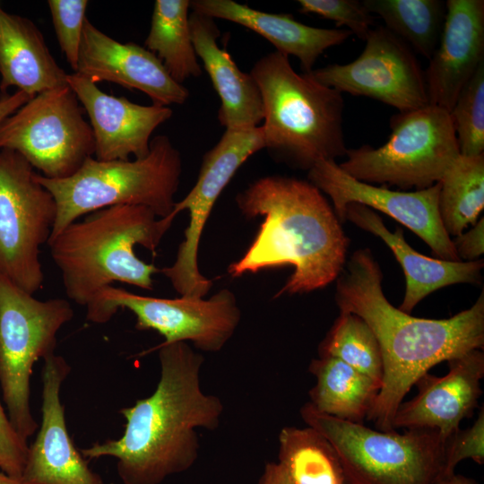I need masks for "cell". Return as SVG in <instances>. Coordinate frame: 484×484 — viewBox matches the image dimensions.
<instances>
[{
  "mask_svg": "<svg viewBox=\"0 0 484 484\" xmlns=\"http://www.w3.org/2000/svg\"><path fill=\"white\" fill-rule=\"evenodd\" d=\"M87 0H48L57 42L71 68L77 69L80 45L85 20Z\"/></svg>",
  "mask_w": 484,
  "mask_h": 484,
  "instance_id": "32",
  "label": "cell"
},
{
  "mask_svg": "<svg viewBox=\"0 0 484 484\" xmlns=\"http://www.w3.org/2000/svg\"><path fill=\"white\" fill-rule=\"evenodd\" d=\"M465 459L484 463V409L480 410L472 426L458 429L445 440V476L454 473L456 465Z\"/></svg>",
  "mask_w": 484,
  "mask_h": 484,
  "instance_id": "34",
  "label": "cell"
},
{
  "mask_svg": "<svg viewBox=\"0 0 484 484\" xmlns=\"http://www.w3.org/2000/svg\"><path fill=\"white\" fill-rule=\"evenodd\" d=\"M278 441L277 462L291 484H345L333 446L315 428L285 427Z\"/></svg>",
  "mask_w": 484,
  "mask_h": 484,
  "instance_id": "27",
  "label": "cell"
},
{
  "mask_svg": "<svg viewBox=\"0 0 484 484\" xmlns=\"http://www.w3.org/2000/svg\"><path fill=\"white\" fill-rule=\"evenodd\" d=\"M308 370L316 378L308 402L316 411L363 424L382 387L380 383L332 357L312 359Z\"/></svg>",
  "mask_w": 484,
  "mask_h": 484,
  "instance_id": "25",
  "label": "cell"
},
{
  "mask_svg": "<svg viewBox=\"0 0 484 484\" xmlns=\"http://www.w3.org/2000/svg\"><path fill=\"white\" fill-rule=\"evenodd\" d=\"M18 152L0 150V278L30 294L41 289L39 249L56 217L51 193Z\"/></svg>",
  "mask_w": 484,
  "mask_h": 484,
  "instance_id": "11",
  "label": "cell"
},
{
  "mask_svg": "<svg viewBox=\"0 0 484 484\" xmlns=\"http://www.w3.org/2000/svg\"><path fill=\"white\" fill-rule=\"evenodd\" d=\"M432 484H477V482L473 479L453 473L439 478Z\"/></svg>",
  "mask_w": 484,
  "mask_h": 484,
  "instance_id": "39",
  "label": "cell"
},
{
  "mask_svg": "<svg viewBox=\"0 0 484 484\" xmlns=\"http://www.w3.org/2000/svg\"><path fill=\"white\" fill-rule=\"evenodd\" d=\"M456 254L461 261H476L484 252V219L477 220L467 232L452 239Z\"/></svg>",
  "mask_w": 484,
  "mask_h": 484,
  "instance_id": "36",
  "label": "cell"
},
{
  "mask_svg": "<svg viewBox=\"0 0 484 484\" xmlns=\"http://www.w3.org/2000/svg\"><path fill=\"white\" fill-rule=\"evenodd\" d=\"M77 73L94 83L109 82L145 93L152 104H184L188 90L176 82L158 56L133 42L121 43L87 18L80 45Z\"/></svg>",
  "mask_w": 484,
  "mask_h": 484,
  "instance_id": "17",
  "label": "cell"
},
{
  "mask_svg": "<svg viewBox=\"0 0 484 484\" xmlns=\"http://www.w3.org/2000/svg\"><path fill=\"white\" fill-rule=\"evenodd\" d=\"M119 307L136 317L138 330H153L164 337L162 343L192 342L206 352L220 351L235 333L241 311L233 292L219 290L208 299L180 297L160 298L131 293L108 286L88 321L108 322Z\"/></svg>",
  "mask_w": 484,
  "mask_h": 484,
  "instance_id": "12",
  "label": "cell"
},
{
  "mask_svg": "<svg viewBox=\"0 0 484 484\" xmlns=\"http://www.w3.org/2000/svg\"><path fill=\"white\" fill-rule=\"evenodd\" d=\"M67 84L89 117L98 160L146 157L152 133L173 114L169 107L143 106L107 94L77 73L67 75Z\"/></svg>",
  "mask_w": 484,
  "mask_h": 484,
  "instance_id": "19",
  "label": "cell"
},
{
  "mask_svg": "<svg viewBox=\"0 0 484 484\" xmlns=\"http://www.w3.org/2000/svg\"><path fill=\"white\" fill-rule=\"evenodd\" d=\"M190 9L246 27L272 43L276 51L296 56L304 73L314 69L318 57L329 48L346 41L351 32L306 25L289 14L268 13L232 0H192Z\"/></svg>",
  "mask_w": 484,
  "mask_h": 484,
  "instance_id": "23",
  "label": "cell"
},
{
  "mask_svg": "<svg viewBox=\"0 0 484 484\" xmlns=\"http://www.w3.org/2000/svg\"><path fill=\"white\" fill-rule=\"evenodd\" d=\"M236 203L243 215L263 216L264 221L245 255L229 266L232 277L291 265L294 271L279 297L324 288L340 275L349 238L333 207L308 180L263 177L241 191Z\"/></svg>",
  "mask_w": 484,
  "mask_h": 484,
  "instance_id": "3",
  "label": "cell"
},
{
  "mask_svg": "<svg viewBox=\"0 0 484 484\" xmlns=\"http://www.w3.org/2000/svg\"><path fill=\"white\" fill-rule=\"evenodd\" d=\"M360 55L307 74L319 83L395 108L400 113L429 104L425 73L411 47L385 26L372 29Z\"/></svg>",
  "mask_w": 484,
  "mask_h": 484,
  "instance_id": "14",
  "label": "cell"
},
{
  "mask_svg": "<svg viewBox=\"0 0 484 484\" xmlns=\"http://www.w3.org/2000/svg\"><path fill=\"white\" fill-rule=\"evenodd\" d=\"M173 220L144 206L114 205L86 214L48 242L66 296L86 307L87 320L115 281L153 289L152 275L160 269L138 258L134 246L155 254Z\"/></svg>",
  "mask_w": 484,
  "mask_h": 484,
  "instance_id": "4",
  "label": "cell"
},
{
  "mask_svg": "<svg viewBox=\"0 0 484 484\" xmlns=\"http://www.w3.org/2000/svg\"><path fill=\"white\" fill-rule=\"evenodd\" d=\"M73 316L68 300H39L0 278V386L8 418L26 440L38 429L30 403L34 364L55 353L57 333Z\"/></svg>",
  "mask_w": 484,
  "mask_h": 484,
  "instance_id": "9",
  "label": "cell"
},
{
  "mask_svg": "<svg viewBox=\"0 0 484 484\" xmlns=\"http://www.w3.org/2000/svg\"><path fill=\"white\" fill-rule=\"evenodd\" d=\"M390 127L384 145L348 149L340 168L365 183L419 190L437 183L460 155L449 112L437 106L399 112Z\"/></svg>",
  "mask_w": 484,
  "mask_h": 484,
  "instance_id": "8",
  "label": "cell"
},
{
  "mask_svg": "<svg viewBox=\"0 0 484 484\" xmlns=\"http://www.w3.org/2000/svg\"><path fill=\"white\" fill-rule=\"evenodd\" d=\"M367 11L411 48L430 59L440 40L446 4L441 0H363Z\"/></svg>",
  "mask_w": 484,
  "mask_h": 484,
  "instance_id": "29",
  "label": "cell"
},
{
  "mask_svg": "<svg viewBox=\"0 0 484 484\" xmlns=\"http://www.w3.org/2000/svg\"><path fill=\"white\" fill-rule=\"evenodd\" d=\"M258 484H291L284 469L279 462L265 464Z\"/></svg>",
  "mask_w": 484,
  "mask_h": 484,
  "instance_id": "38",
  "label": "cell"
},
{
  "mask_svg": "<svg viewBox=\"0 0 484 484\" xmlns=\"http://www.w3.org/2000/svg\"><path fill=\"white\" fill-rule=\"evenodd\" d=\"M383 273L368 248L356 250L336 279L340 312L360 316L378 341L383 383L367 419L378 430L393 429L399 405L417 380L434 366L484 347V292L476 302L446 319L411 315L385 298Z\"/></svg>",
  "mask_w": 484,
  "mask_h": 484,
  "instance_id": "1",
  "label": "cell"
},
{
  "mask_svg": "<svg viewBox=\"0 0 484 484\" xmlns=\"http://www.w3.org/2000/svg\"><path fill=\"white\" fill-rule=\"evenodd\" d=\"M307 178L331 198L341 224L346 221L347 205L360 203L389 215L410 229L427 243L437 258L461 261L440 219L439 182L413 192L390 190L355 179L335 160L316 162L308 170Z\"/></svg>",
  "mask_w": 484,
  "mask_h": 484,
  "instance_id": "15",
  "label": "cell"
},
{
  "mask_svg": "<svg viewBox=\"0 0 484 484\" xmlns=\"http://www.w3.org/2000/svg\"><path fill=\"white\" fill-rule=\"evenodd\" d=\"M319 357L341 359L353 368L383 383V360L376 337L359 315L340 312L318 348Z\"/></svg>",
  "mask_w": 484,
  "mask_h": 484,
  "instance_id": "30",
  "label": "cell"
},
{
  "mask_svg": "<svg viewBox=\"0 0 484 484\" xmlns=\"http://www.w3.org/2000/svg\"><path fill=\"white\" fill-rule=\"evenodd\" d=\"M192 41L220 99L218 119L226 129L259 126L264 119L259 88L242 72L229 52L217 43L220 33L214 19L196 12L189 14Z\"/></svg>",
  "mask_w": 484,
  "mask_h": 484,
  "instance_id": "22",
  "label": "cell"
},
{
  "mask_svg": "<svg viewBox=\"0 0 484 484\" xmlns=\"http://www.w3.org/2000/svg\"><path fill=\"white\" fill-rule=\"evenodd\" d=\"M299 12L315 13L333 21L338 27L346 26L351 34L365 40L372 30L374 17L363 1L359 0H298Z\"/></svg>",
  "mask_w": 484,
  "mask_h": 484,
  "instance_id": "33",
  "label": "cell"
},
{
  "mask_svg": "<svg viewBox=\"0 0 484 484\" xmlns=\"http://www.w3.org/2000/svg\"><path fill=\"white\" fill-rule=\"evenodd\" d=\"M71 367L59 355L44 359L42 419L28 446L21 480L25 484H105L73 445L66 427L60 392Z\"/></svg>",
  "mask_w": 484,
  "mask_h": 484,
  "instance_id": "16",
  "label": "cell"
},
{
  "mask_svg": "<svg viewBox=\"0 0 484 484\" xmlns=\"http://www.w3.org/2000/svg\"><path fill=\"white\" fill-rule=\"evenodd\" d=\"M345 218L380 238L393 253L406 279L404 298L398 307L405 313L411 314L423 298L441 288L457 283H481L483 260L446 261L419 254L406 242L401 228L390 231L374 210L360 203H349Z\"/></svg>",
  "mask_w": 484,
  "mask_h": 484,
  "instance_id": "21",
  "label": "cell"
},
{
  "mask_svg": "<svg viewBox=\"0 0 484 484\" xmlns=\"http://www.w3.org/2000/svg\"><path fill=\"white\" fill-rule=\"evenodd\" d=\"M181 172L180 152L167 135H157L151 141L150 152L142 159L103 161L91 157L76 173L63 179L37 173V180L56 204L49 240L82 216L114 205L144 206L159 218L169 217Z\"/></svg>",
  "mask_w": 484,
  "mask_h": 484,
  "instance_id": "6",
  "label": "cell"
},
{
  "mask_svg": "<svg viewBox=\"0 0 484 484\" xmlns=\"http://www.w3.org/2000/svg\"><path fill=\"white\" fill-rule=\"evenodd\" d=\"M438 182L442 224L450 238L457 237L476 223L484 208V153L460 154Z\"/></svg>",
  "mask_w": 484,
  "mask_h": 484,
  "instance_id": "28",
  "label": "cell"
},
{
  "mask_svg": "<svg viewBox=\"0 0 484 484\" xmlns=\"http://www.w3.org/2000/svg\"><path fill=\"white\" fill-rule=\"evenodd\" d=\"M460 154L484 151V62L459 93L449 112Z\"/></svg>",
  "mask_w": 484,
  "mask_h": 484,
  "instance_id": "31",
  "label": "cell"
},
{
  "mask_svg": "<svg viewBox=\"0 0 484 484\" xmlns=\"http://www.w3.org/2000/svg\"><path fill=\"white\" fill-rule=\"evenodd\" d=\"M0 484H25L21 479L8 475L0 470Z\"/></svg>",
  "mask_w": 484,
  "mask_h": 484,
  "instance_id": "40",
  "label": "cell"
},
{
  "mask_svg": "<svg viewBox=\"0 0 484 484\" xmlns=\"http://www.w3.org/2000/svg\"><path fill=\"white\" fill-rule=\"evenodd\" d=\"M82 110L68 84L41 92L0 123V150L18 152L47 178L69 177L94 156Z\"/></svg>",
  "mask_w": 484,
  "mask_h": 484,
  "instance_id": "10",
  "label": "cell"
},
{
  "mask_svg": "<svg viewBox=\"0 0 484 484\" xmlns=\"http://www.w3.org/2000/svg\"><path fill=\"white\" fill-rule=\"evenodd\" d=\"M250 74L262 97L264 148L275 160L308 171L346 156L342 93L298 73L277 51L258 59Z\"/></svg>",
  "mask_w": 484,
  "mask_h": 484,
  "instance_id": "5",
  "label": "cell"
},
{
  "mask_svg": "<svg viewBox=\"0 0 484 484\" xmlns=\"http://www.w3.org/2000/svg\"><path fill=\"white\" fill-rule=\"evenodd\" d=\"M300 416L333 446L345 484H432L445 476V441L436 429L376 430L322 413L308 402Z\"/></svg>",
  "mask_w": 484,
  "mask_h": 484,
  "instance_id": "7",
  "label": "cell"
},
{
  "mask_svg": "<svg viewBox=\"0 0 484 484\" xmlns=\"http://www.w3.org/2000/svg\"><path fill=\"white\" fill-rule=\"evenodd\" d=\"M447 363L445 376L428 372L417 380L418 394L399 405L393 419V430L436 429L445 441L460 429L464 418L471 416L482 393L484 353L480 349L471 350Z\"/></svg>",
  "mask_w": 484,
  "mask_h": 484,
  "instance_id": "18",
  "label": "cell"
},
{
  "mask_svg": "<svg viewBox=\"0 0 484 484\" xmlns=\"http://www.w3.org/2000/svg\"><path fill=\"white\" fill-rule=\"evenodd\" d=\"M30 98L22 91H15L13 94L1 92L0 94V123L12 115L22 105L27 103Z\"/></svg>",
  "mask_w": 484,
  "mask_h": 484,
  "instance_id": "37",
  "label": "cell"
},
{
  "mask_svg": "<svg viewBox=\"0 0 484 484\" xmlns=\"http://www.w3.org/2000/svg\"><path fill=\"white\" fill-rule=\"evenodd\" d=\"M155 349L159 383L149 397L120 410L125 419L123 435L80 450L88 461L115 458L123 484H160L190 469L199 453L196 429L215 430L224 411L218 396L202 389V354L184 341Z\"/></svg>",
  "mask_w": 484,
  "mask_h": 484,
  "instance_id": "2",
  "label": "cell"
},
{
  "mask_svg": "<svg viewBox=\"0 0 484 484\" xmlns=\"http://www.w3.org/2000/svg\"><path fill=\"white\" fill-rule=\"evenodd\" d=\"M445 4L440 40L424 73L429 104L450 112L484 62V1L447 0Z\"/></svg>",
  "mask_w": 484,
  "mask_h": 484,
  "instance_id": "20",
  "label": "cell"
},
{
  "mask_svg": "<svg viewBox=\"0 0 484 484\" xmlns=\"http://www.w3.org/2000/svg\"><path fill=\"white\" fill-rule=\"evenodd\" d=\"M0 91L17 87L30 99L67 84V73L51 55L32 21L0 6Z\"/></svg>",
  "mask_w": 484,
  "mask_h": 484,
  "instance_id": "24",
  "label": "cell"
},
{
  "mask_svg": "<svg viewBox=\"0 0 484 484\" xmlns=\"http://www.w3.org/2000/svg\"><path fill=\"white\" fill-rule=\"evenodd\" d=\"M28 446L27 440L13 427L0 399V470L21 479Z\"/></svg>",
  "mask_w": 484,
  "mask_h": 484,
  "instance_id": "35",
  "label": "cell"
},
{
  "mask_svg": "<svg viewBox=\"0 0 484 484\" xmlns=\"http://www.w3.org/2000/svg\"><path fill=\"white\" fill-rule=\"evenodd\" d=\"M264 149L262 126L226 129L219 142L203 158L197 180L190 192L176 202L169 215L175 219L184 210L189 224L184 232L174 263L160 269L180 297L203 298L212 281L200 272L198 249L209 215L220 194L240 166L254 153Z\"/></svg>",
  "mask_w": 484,
  "mask_h": 484,
  "instance_id": "13",
  "label": "cell"
},
{
  "mask_svg": "<svg viewBox=\"0 0 484 484\" xmlns=\"http://www.w3.org/2000/svg\"><path fill=\"white\" fill-rule=\"evenodd\" d=\"M189 0H156L145 47L161 61L178 83L200 77L189 25Z\"/></svg>",
  "mask_w": 484,
  "mask_h": 484,
  "instance_id": "26",
  "label": "cell"
}]
</instances>
